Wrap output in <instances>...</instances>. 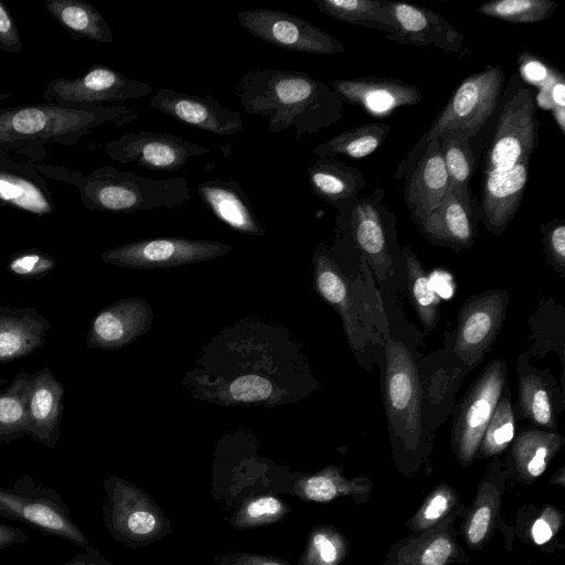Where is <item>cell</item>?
Here are the masks:
<instances>
[{"instance_id":"6da1fadb","label":"cell","mask_w":565,"mask_h":565,"mask_svg":"<svg viewBox=\"0 0 565 565\" xmlns=\"http://www.w3.org/2000/svg\"><path fill=\"white\" fill-rule=\"evenodd\" d=\"M237 95L245 115L267 118L274 134L292 127L297 140L337 124L343 115V102L330 86L295 70L248 71Z\"/></svg>"},{"instance_id":"7a4b0ae2","label":"cell","mask_w":565,"mask_h":565,"mask_svg":"<svg viewBox=\"0 0 565 565\" xmlns=\"http://www.w3.org/2000/svg\"><path fill=\"white\" fill-rule=\"evenodd\" d=\"M39 173L73 184L79 200L90 211L131 213L159 207H178L189 203L191 192L183 177L150 179L104 166L83 174L64 167L36 164Z\"/></svg>"},{"instance_id":"3957f363","label":"cell","mask_w":565,"mask_h":565,"mask_svg":"<svg viewBox=\"0 0 565 565\" xmlns=\"http://www.w3.org/2000/svg\"><path fill=\"white\" fill-rule=\"evenodd\" d=\"M138 115L124 106H66L54 103L0 109V147L71 146L104 126L122 127Z\"/></svg>"},{"instance_id":"277c9868","label":"cell","mask_w":565,"mask_h":565,"mask_svg":"<svg viewBox=\"0 0 565 565\" xmlns=\"http://www.w3.org/2000/svg\"><path fill=\"white\" fill-rule=\"evenodd\" d=\"M503 84L504 71L501 65L488 66L466 77L409 157L414 154L419 159L429 142L445 135L470 140L494 113Z\"/></svg>"},{"instance_id":"5b68a950","label":"cell","mask_w":565,"mask_h":565,"mask_svg":"<svg viewBox=\"0 0 565 565\" xmlns=\"http://www.w3.org/2000/svg\"><path fill=\"white\" fill-rule=\"evenodd\" d=\"M0 516L26 523L42 534L81 547L88 545L61 494L28 476L10 488L0 487Z\"/></svg>"},{"instance_id":"8992f818","label":"cell","mask_w":565,"mask_h":565,"mask_svg":"<svg viewBox=\"0 0 565 565\" xmlns=\"http://www.w3.org/2000/svg\"><path fill=\"white\" fill-rule=\"evenodd\" d=\"M535 110L533 93L529 88L518 89L505 103L484 150L482 172L508 170L530 162L539 143L540 122Z\"/></svg>"},{"instance_id":"52a82bcc","label":"cell","mask_w":565,"mask_h":565,"mask_svg":"<svg viewBox=\"0 0 565 565\" xmlns=\"http://www.w3.org/2000/svg\"><path fill=\"white\" fill-rule=\"evenodd\" d=\"M239 24L252 35L275 46L300 53L340 54L344 45L307 20L273 9L237 13Z\"/></svg>"},{"instance_id":"ba28073f","label":"cell","mask_w":565,"mask_h":565,"mask_svg":"<svg viewBox=\"0 0 565 565\" xmlns=\"http://www.w3.org/2000/svg\"><path fill=\"white\" fill-rule=\"evenodd\" d=\"M231 250L230 245L214 241L159 237L113 248L103 259L132 269H162L213 259Z\"/></svg>"},{"instance_id":"9c48e42d","label":"cell","mask_w":565,"mask_h":565,"mask_svg":"<svg viewBox=\"0 0 565 565\" xmlns=\"http://www.w3.org/2000/svg\"><path fill=\"white\" fill-rule=\"evenodd\" d=\"M385 408L391 427L404 438L417 439L422 430V391L417 367L407 348L386 343Z\"/></svg>"},{"instance_id":"30bf717a","label":"cell","mask_w":565,"mask_h":565,"mask_svg":"<svg viewBox=\"0 0 565 565\" xmlns=\"http://www.w3.org/2000/svg\"><path fill=\"white\" fill-rule=\"evenodd\" d=\"M152 92L153 88L145 82L104 65H94L79 77L52 79L44 89L43 98L45 103L66 106H102L138 99Z\"/></svg>"},{"instance_id":"8fae6325","label":"cell","mask_w":565,"mask_h":565,"mask_svg":"<svg viewBox=\"0 0 565 565\" xmlns=\"http://www.w3.org/2000/svg\"><path fill=\"white\" fill-rule=\"evenodd\" d=\"M104 152L120 163L177 171L190 159L210 153L211 149L169 132L132 131L108 141Z\"/></svg>"},{"instance_id":"7c38bea8","label":"cell","mask_w":565,"mask_h":565,"mask_svg":"<svg viewBox=\"0 0 565 565\" xmlns=\"http://www.w3.org/2000/svg\"><path fill=\"white\" fill-rule=\"evenodd\" d=\"M505 365L494 361L481 373L463 401L455 423L459 454L470 459L476 452L495 409L505 382Z\"/></svg>"},{"instance_id":"4fadbf2b","label":"cell","mask_w":565,"mask_h":565,"mask_svg":"<svg viewBox=\"0 0 565 565\" xmlns=\"http://www.w3.org/2000/svg\"><path fill=\"white\" fill-rule=\"evenodd\" d=\"M149 106L185 125L218 136L238 134L244 128L243 114L227 109L212 95H188L160 88L150 97Z\"/></svg>"},{"instance_id":"5bb4252c","label":"cell","mask_w":565,"mask_h":565,"mask_svg":"<svg viewBox=\"0 0 565 565\" xmlns=\"http://www.w3.org/2000/svg\"><path fill=\"white\" fill-rule=\"evenodd\" d=\"M505 297L489 291L466 303L459 315L454 350L468 364L479 362L502 326Z\"/></svg>"},{"instance_id":"9a60e30c","label":"cell","mask_w":565,"mask_h":565,"mask_svg":"<svg viewBox=\"0 0 565 565\" xmlns=\"http://www.w3.org/2000/svg\"><path fill=\"white\" fill-rule=\"evenodd\" d=\"M394 32L387 40L416 46H434L446 53H458L465 36L443 15L416 4L390 1Z\"/></svg>"},{"instance_id":"2e32d148","label":"cell","mask_w":565,"mask_h":565,"mask_svg":"<svg viewBox=\"0 0 565 565\" xmlns=\"http://www.w3.org/2000/svg\"><path fill=\"white\" fill-rule=\"evenodd\" d=\"M38 156L15 159L0 148V204L35 215L54 212L55 202L46 182L36 170Z\"/></svg>"},{"instance_id":"e0dca14e","label":"cell","mask_w":565,"mask_h":565,"mask_svg":"<svg viewBox=\"0 0 565 565\" xmlns=\"http://www.w3.org/2000/svg\"><path fill=\"white\" fill-rule=\"evenodd\" d=\"M478 214L483 224L500 235L516 213L529 179V162L508 170L482 172Z\"/></svg>"},{"instance_id":"ac0fdd59","label":"cell","mask_w":565,"mask_h":565,"mask_svg":"<svg viewBox=\"0 0 565 565\" xmlns=\"http://www.w3.org/2000/svg\"><path fill=\"white\" fill-rule=\"evenodd\" d=\"M331 88L342 102L360 106L377 117L387 116L397 107L417 105L423 98L418 87L390 77L335 79Z\"/></svg>"},{"instance_id":"d6986e66","label":"cell","mask_w":565,"mask_h":565,"mask_svg":"<svg viewBox=\"0 0 565 565\" xmlns=\"http://www.w3.org/2000/svg\"><path fill=\"white\" fill-rule=\"evenodd\" d=\"M440 139L427 145L405 184V203L418 224L443 201L449 190Z\"/></svg>"},{"instance_id":"ffe728a7","label":"cell","mask_w":565,"mask_h":565,"mask_svg":"<svg viewBox=\"0 0 565 565\" xmlns=\"http://www.w3.org/2000/svg\"><path fill=\"white\" fill-rule=\"evenodd\" d=\"M417 225L431 241L457 247L469 246L476 236L470 188L449 186L440 204Z\"/></svg>"},{"instance_id":"44dd1931","label":"cell","mask_w":565,"mask_h":565,"mask_svg":"<svg viewBox=\"0 0 565 565\" xmlns=\"http://www.w3.org/2000/svg\"><path fill=\"white\" fill-rule=\"evenodd\" d=\"M196 191L213 214L234 231L248 235L265 234L252 203L236 180H207L199 183Z\"/></svg>"},{"instance_id":"7402d4cb","label":"cell","mask_w":565,"mask_h":565,"mask_svg":"<svg viewBox=\"0 0 565 565\" xmlns=\"http://www.w3.org/2000/svg\"><path fill=\"white\" fill-rule=\"evenodd\" d=\"M153 321V312L147 301L126 299L100 312L94 320L96 340L106 348H120L146 333Z\"/></svg>"},{"instance_id":"603a6c76","label":"cell","mask_w":565,"mask_h":565,"mask_svg":"<svg viewBox=\"0 0 565 565\" xmlns=\"http://www.w3.org/2000/svg\"><path fill=\"white\" fill-rule=\"evenodd\" d=\"M313 264L318 294L340 315L347 337L356 348L360 331L353 289L323 247L317 248Z\"/></svg>"},{"instance_id":"cb8c5ba5","label":"cell","mask_w":565,"mask_h":565,"mask_svg":"<svg viewBox=\"0 0 565 565\" xmlns=\"http://www.w3.org/2000/svg\"><path fill=\"white\" fill-rule=\"evenodd\" d=\"M308 181L313 193L329 204L342 210L354 203L365 188L362 172L333 158H320L307 168Z\"/></svg>"},{"instance_id":"d4e9b609","label":"cell","mask_w":565,"mask_h":565,"mask_svg":"<svg viewBox=\"0 0 565 565\" xmlns=\"http://www.w3.org/2000/svg\"><path fill=\"white\" fill-rule=\"evenodd\" d=\"M351 228L356 245L377 277L387 278L393 273L392 257L380 213L371 199L355 200Z\"/></svg>"},{"instance_id":"484cf974","label":"cell","mask_w":565,"mask_h":565,"mask_svg":"<svg viewBox=\"0 0 565 565\" xmlns=\"http://www.w3.org/2000/svg\"><path fill=\"white\" fill-rule=\"evenodd\" d=\"M44 7L72 38L105 44L114 42L108 23L90 3L83 0H46Z\"/></svg>"},{"instance_id":"4316f807","label":"cell","mask_w":565,"mask_h":565,"mask_svg":"<svg viewBox=\"0 0 565 565\" xmlns=\"http://www.w3.org/2000/svg\"><path fill=\"white\" fill-rule=\"evenodd\" d=\"M318 10L332 19L383 31L394 32L388 0H312Z\"/></svg>"},{"instance_id":"83f0119b","label":"cell","mask_w":565,"mask_h":565,"mask_svg":"<svg viewBox=\"0 0 565 565\" xmlns=\"http://www.w3.org/2000/svg\"><path fill=\"white\" fill-rule=\"evenodd\" d=\"M391 126L383 122H367L343 131L313 147L319 158H333L342 154L351 159H362L373 153L385 141Z\"/></svg>"},{"instance_id":"f1b7e54d","label":"cell","mask_w":565,"mask_h":565,"mask_svg":"<svg viewBox=\"0 0 565 565\" xmlns=\"http://www.w3.org/2000/svg\"><path fill=\"white\" fill-rule=\"evenodd\" d=\"M408 290L417 315L427 330L435 327L439 317V297L435 292L423 265L408 247H404Z\"/></svg>"},{"instance_id":"f546056e","label":"cell","mask_w":565,"mask_h":565,"mask_svg":"<svg viewBox=\"0 0 565 565\" xmlns=\"http://www.w3.org/2000/svg\"><path fill=\"white\" fill-rule=\"evenodd\" d=\"M557 4L551 0H492L480 4L482 15L513 22L534 23L551 18Z\"/></svg>"},{"instance_id":"4dcf8cb0","label":"cell","mask_w":565,"mask_h":565,"mask_svg":"<svg viewBox=\"0 0 565 565\" xmlns=\"http://www.w3.org/2000/svg\"><path fill=\"white\" fill-rule=\"evenodd\" d=\"M439 139L449 185L451 188H470L475 157L469 139L448 135L441 136Z\"/></svg>"},{"instance_id":"1f68e13d","label":"cell","mask_w":565,"mask_h":565,"mask_svg":"<svg viewBox=\"0 0 565 565\" xmlns=\"http://www.w3.org/2000/svg\"><path fill=\"white\" fill-rule=\"evenodd\" d=\"M519 391L520 404L526 418L536 425L553 428L555 419L543 382L534 375L524 376L520 380Z\"/></svg>"},{"instance_id":"d6a6232c","label":"cell","mask_w":565,"mask_h":565,"mask_svg":"<svg viewBox=\"0 0 565 565\" xmlns=\"http://www.w3.org/2000/svg\"><path fill=\"white\" fill-rule=\"evenodd\" d=\"M558 436L531 430L522 434L516 443V456L525 462V469L532 477L541 476L546 468V458L552 446L557 445Z\"/></svg>"},{"instance_id":"836d02e7","label":"cell","mask_w":565,"mask_h":565,"mask_svg":"<svg viewBox=\"0 0 565 565\" xmlns=\"http://www.w3.org/2000/svg\"><path fill=\"white\" fill-rule=\"evenodd\" d=\"M514 436V416L507 397L499 398L482 436L484 451L494 454L505 448Z\"/></svg>"},{"instance_id":"e575fe53","label":"cell","mask_w":565,"mask_h":565,"mask_svg":"<svg viewBox=\"0 0 565 565\" xmlns=\"http://www.w3.org/2000/svg\"><path fill=\"white\" fill-rule=\"evenodd\" d=\"M544 242L551 259L561 269L565 266V225L553 220L543 228Z\"/></svg>"},{"instance_id":"d590c367","label":"cell","mask_w":565,"mask_h":565,"mask_svg":"<svg viewBox=\"0 0 565 565\" xmlns=\"http://www.w3.org/2000/svg\"><path fill=\"white\" fill-rule=\"evenodd\" d=\"M0 50L18 54L22 50L18 26L7 7L0 1Z\"/></svg>"},{"instance_id":"8d00e7d4","label":"cell","mask_w":565,"mask_h":565,"mask_svg":"<svg viewBox=\"0 0 565 565\" xmlns=\"http://www.w3.org/2000/svg\"><path fill=\"white\" fill-rule=\"evenodd\" d=\"M520 70L523 75L527 78L529 82L541 84L542 93H546L552 85L548 84V81H555L558 77L555 72L548 70V67L540 61L536 60H524L522 56L519 58Z\"/></svg>"},{"instance_id":"74e56055","label":"cell","mask_w":565,"mask_h":565,"mask_svg":"<svg viewBox=\"0 0 565 565\" xmlns=\"http://www.w3.org/2000/svg\"><path fill=\"white\" fill-rule=\"evenodd\" d=\"M306 494L315 501H329L337 494V486L330 477L317 476L306 482Z\"/></svg>"},{"instance_id":"f35d334b","label":"cell","mask_w":565,"mask_h":565,"mask_svg":"<svg viewBox=\"0 0 565 565\" xmlns=\"http://www.w3.org/2000/svg\"><path fill=\"white\" fill-rule=\"evenodd\" d=\"M451 553V544L445 537L433 541L422 556L423 565H444Z\"/></svg>"},{"instance_id":"ab89813d","label":"cell","mask_w":565,"mask_h":565,"mask_svg":"<svg viewBox=\"0 0 565 565\" xmlns=\"http://www.w3.org/2000/svg\"><path fill=\"white\" fill-rule=\"evenodd\" d=\"M491 519L489 507H480L473 514L469 529L468 539L471 543H479L486 535Z\"/></svg>"},{"instance_id":"60d3db41","label":"cell","mask_w":565,"mask_h":565,"mask_svg":"<svg viewBox=\"0 0 565 565\" xmlns=\"http://www.w3.org/2000/svg\"><path fill=\"white\" fill-rule=\"evenodd\" d=\"M53 407V395L51 391L46 388L38 390L31 401L32 415L38 420H44Z\"/></svg>"},{"instance_id":"b9f144b4","label":"cell","mask_w":565,"mask_h":565,"mask_svg":"<svg viewBox=\"0 0 565 565\" xmlns=\"http://www.w3.org/2000/svg\"><path fill=\"white\" fill-rule=\"evenodd\" d=\"M154 525V516L147 511H135L127 519L128 530L136 534L149 533L153 530Z\"/></svg>"},{"instance_id":"7bdbcfd3","label":"cell","mask_w":565,"mask_h":565,"mask_svg":"<svg viewBox=\"0 0 565 565\" xmlns=\"http://www.w3.org/2000/svg\"><path fill=\"white\" fill-rule=\"evenodd\" d=\"M26 542L29 536L20 527L0 523V551Z\"/></svg>"},{"instance_id":"ee69618b","label":"cell","mask_w":565,"mask_h":565,"mask_svg":"<svg viewBox=\"0 0 565 565\" xmlns=\"http://www.w3.org/2000/svg\"><path fill=\"white\" fill-rule=\"evenodd\" d=\"M22 348L21 337L12 331L0 332V358H10L18 354Z\"/></svg>"},{"instance_id":"f6af8a7d","label":"cell","mask_w":565,"mask_h":565,"mask_svg":"<svg viewBox=\"0 0 565 565\" xmlns=\"http://www.w3.org/2000/svg\"><path fill=\"white\" fill-rule=\"evenodd\" d=\"M280 510V502L276 500L275 498H262L259 500H256L252 502L248 508L247 512L252 518H258L260 515L265 514H275Z\"/></svg>"},{"instance_id":"bcb514c9","label":"cell","mask_w":565,"mask_h":565,"mask_svg":"<svg viewBox=\"0 0 565 565\" xmlns=\"http://www.w3.org/2000/svg\"><path fill=\"white\" fill-rule=\"evenodd\" d=\"M22 416V407L14 398H0V422L14 423Z\"/></svg>"},{"instance_id":"7dc6e473","label":"cell","mask_w":565,"mask_h":565,"mask_svg":"<svg viewBox=\"0 0 565 565\" xmlns=\"http://www.w3.org/2000/svg\"><path fill=\"white\" fill-rule=\"evenodd\" d=\"M448 508V499L445 494H436L427 508L425 509L424 516L426 520L434 521L439 519Z\"/></svg>"},{"instance_id":"c3c4849f","label":"cell","mask_w":565,"mask_h":565,"mask_svg":"<svg viewBox=\"0 0 565 565\" xmlns=\"http://www.w3.org/2000/svg\"><path fill=\"white\" fill-rule=\"evenodd\" d=\"M41 260L36 254L23 255L11 263V269L19 274H25L33 270Z\"/></svg>"},{"instance_id":"681fc988","label":"cell","mask_w":565,"mask_h":565,"mask_svg":"<svg viewBox=\"0 0 565 565\" xmlns=\"http://www.w3.org/2000/svg\"><path fill=\"white\" fill-rule=\"evenodd\" d=\"M315 544L320 552L322 561L332 563L337 557V550L334 545L322 534L315 536Z\"/></svg>"},{"instance_id":"f907efd6","label":"cell","mask_w":565,"mask_h":565,"mask_svg":"<svg viewBox=\"0 0 565 565\" xmlns=\"http://www.w3.org/2000/svg\"><path fill=\"white\" fill-rule=\"evenodd\" d=\"M61 565H104V563L94 550L88 548L86 552L77 553Z\"/></svg>"},{"instance_id":"816d5d0a","label":"cell","mask_w":565,"mask_h":565,"mask_svg":"<svg viewBox=\"0 0 565 565\" xmlns=\"http://www.w3.org/2000/svg\"><path fill=\"white\" fill-rule=\"evenodd\" d=\"M552 535L553 531L545 520L539 519L534 522L532 526V537L536 544L542 545L548 542Z\"/></svg>"},{"instance_id":"f5cc1de1","label":"cell","mask_w":565,"mask_h":565,"mask_svg":"<svg viewBox=\"0 0 565 565\" xmlns=\"http://www.w3.org/2000/svg\"><path fill=\"white\" fill-rule=\"evenodd\" d=\"M11 97V93H3V94H0V102L1 100H4V99H8Z\"/></svg>"},{"instance_id":"db71d44e","label":"cell","mask_w":565,"mask_h":565,"mask_svg":"<svg viewBox=\"0 0 565 565\" xmlns=\"http://www.w3.org/2000/svg\"><path fill=\"white\" fill-rule=\"evenodd\" d=\"M263 565H279V564H276V563H265Z\"/></svg>"}]
</instances>
